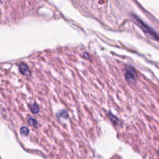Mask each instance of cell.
<instances>
[{
    "label": "cell",
    "mask_w": 159,
    "mask_h": 159,
    "mask_svg": "<svg viewBox=\"0 0 159 159\" xmlns=\"http://www.w3.org/2000/svg\"><path fill=\"white\" fill-rule=\"evenodd\" d=\"M20 71L26 75H30V70L26 65H20Z\"/></svg>",
    "instance_id": "1"
},
{
    "label": "cell",
    "mask_w": 159,
    "mask_h": 159,
    "mask_svg": "<svg viewBox=\"0 0 159 159\" xmlns=\"http://www.w3.org/2000/svg\"><path fill=\"white\" fill-rule=\"evenodd\" d=\"M138 24H139V25H140V27H142V28H147L146 26L144 25L143 23H142V22H141V21H140V20H138ZM145 31H146L147 33H148L149 34L152 35V37H155V38H157V37H156V35L154 34V33L151 32V31L150 30V29H149V28H148V30H145Z\"/></svg>",
    "instance_id": "2"
},
{
    "label": "cell",
    "mask_w": 159,
    "mask_h": 159,
    "mask_svg": "<svg viewBox=\"0 0 159 159\" xmlns=\"http://www.w3.org/2000/svg\"><path fill=\"white\" fill-rule=\"evenodd\" d=\"M30 109H31V110H32V112L33 113H36L38 111V110H39V108H38V107L36 105V104L31 106Z\"/></svg>",
    "instance_id": "3"
},
{
    "label": "cell",
    "mask_w": 159,
    "mask_h": 159,
    "mask_svg": "<svg viewBox=\"0 0 159 159\" xmlns=\"http://www.w3.org/2000/svg\"><path fill=\"white\" fill-rule=\"evenodd\" d=\"M20 132H21L22 134H24V135H27L29 131H28V129H27L26 127L24 128H22L21 130H20Z\"/></svg>",
    "instance_id": "4"
},
{
    "label": "cell",
    "mask_w": 159,
    "mask_h": 159,
    "mask_svg": "<svg viewBox=\"0 0 159 159\" xmlns=\"http://www.w3.org/2000/svg\"><path fill=\"white\" fill-rule=\"evenodd\" d=\"M29 123L31 125V126H33V127H36L37 126V122L35 119H29Z\"/></svg>",
    "instance_id": "5"
}]
</instances>
